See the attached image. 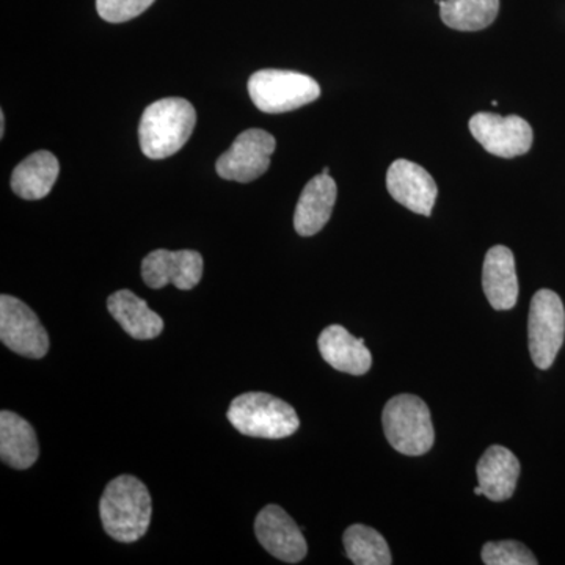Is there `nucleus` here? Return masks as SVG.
Listing matches in <instances>:
<instances>
[{"mask_svg":"<svg viewBox=\"0 0 565 565\" xmlns=\"http://www.w3.org/2000/svg\"><path fill=\"white\" fill-rule=\"evenodd\" d=\"M152 503L147 486L136 476L115 478L99 501V516L107 534L121 544H132L147 534Z\"/></svg>","mask_w":565,"mask_h":565,"instance_id":"1","label":"nucleus"},{"mask_svg":"<svg viewBox=\"0 0 565 565\" xmlns=\"http://www.w3.org/2000/svg\"><path fill=\"white\" fill-rule=\"evenodd\" d=\"M195 125L196 111L188 99H159L141 115V151L150 159L170 158L188 143Z\"/></svg>","mask_w":565,"mask_h":565,"instance_id":"2","label":"nucleus"},{"mask_svg":"<svg viewBox=\"0 0 565 565\" xmlns=\"http://www.w3.org/2000/svg\"><path fill=\"white\" fill-rule=\"evenodd\" d=\"M228 422L237 433L247 437H291L300 427V419L292 405L267 393H244L228 408Z\"/></svg>","mask_w":565,"mask_h":565,"instance_id":"3","label":"nucleus"},{"mask_svg":"<svg viewBox=\"0 0 565 565\" xmlns=\"http://www.w3.org/2000/svg\"><path fill=\"white\" fill-rule=\"evenodd\" d=\"M386 440L404 456H423L435 440L433 416L422 397L399 394L386 403L382 415Z\"/></svg>","mask_w":565,"mask_h":565,"instance_id":"4","label":"nucleus"},{"mask_svg":"<svg viewBox=\"0 0 565 565\" xmlns=\"http://www.w3.org/2000/svg\"><path fill=\"white\" fill-rule=\"evenodd\" d=\"M248 95L264 114H286L316 102L321 87L297 71L262 70L248 79Z\"/></svg>","mask_w":565,"mask_h":565,"instance_id":"5","label":"nucleus"},{"mask_svg":"<svg viewBox=\"0 0 565 565\" xmlns=\"http://www.w3.org/2000/svg\"><path fill=\"white\" fill-rule=\"evenodd\" d=\"M565 310L563 300L550 289H541L531 300L527 319L530 352L539 370H548L563 348Z\"/></svg>","mask_w":565,"mask_h":565,"instance_id":"6","label":"nucleus"},{"mask_svg":"<svg viewBox=\"0 0 565 565\" xmlns=\"http://www.w3.org/2000/svg\"><path fill=\"white\" fill-rule=\"evenodd\" d=\"M277 141L264 129H247L215 163L218 177L226 181L252 182L269 170Z\"/></svg>","mask_w":565,"mask_h":565,"instance_id":"7","label":"nucleus"},{"mask_svg":"<svg viewBox=\"0 0 565 565\" xmlns=\"http://www.w3.org/2000/svg\"><path fill=\"white\" fill-rule=\"evenodd\" d=\"M0 340L18 355L43 359L50 352V337L39 316L13 296L0 297Z\"/></svg>","mask_w":565,"mask_h":565,"instance_id":"8","label":"nucleus"},{"mask_svg":"<svg viewBox=\"0 0 565 565\" xmlns=\"http://www.w3.org/2000/svg\"><path fill=\"white\" fill-rule=\"evenodd\" d=\"M470 132L486 151L498 158L512 159L526 154L533 147V129L530 122L516 115L479 111L470 120Z\"/></svg>","mask_w":565,"mask_h":565,"instance_id":"9","label":"nucleus"},{"mask_svg":"<svg viewBox=\"0 0 565 565\" xmlns=\"http://www.w3.org/2000/svg\"><path fill=\"white\" fill-rule=\"evenodd\" d=\"M203 266V256L199 252L159 248L141 262V278L151 289L174 285L181 291H191L202 280Z\"/></svg>","mask_w":565,"mask_h":565,"instance_id":"10","label":"nucleus"},{"mask_svg":"<svg viewBox=\"0 0 565 565\" xmlns=\"http://www.w3.org/2000/svg\"><path fill=\"white\" fill-rule=\"evenodd\" d=\"M255 534L264 550L282 563L297 564L307 556L308 545L302 531L280 505L269 504L259 512Z\"/></svg>","mask_w":565,"mask_h":565,"instance_id":"11","label":"nucleus"},{"mask_svg":"<svg viewBox=\"0 0 565 565\" xmlns=\"http://www.w3.org/2000/svg\"><path fill=\"white\" fill-rule=\"evenodd\" d=\"M386 188L390 195L404 207L415 214H433L438 189L435 180L426 169L418 163L397 159L386 173Z\"/></svg>","mask_w":565,"mask_h":565,"instance_id":"12","label":"nucleus"},{"mask_svg":"<svg viewBox=\"0 0 565 565\" xmlns=\"http://www.w3.org/2000/svg\"><path fill=\"white\" fill-rule=\"evenodd\" d=\"M337 182L330 174H318L305 185L294 214V228L300 236H315L332 217L337 203Z\"/></svg>","mask_w":565,"mask_h":565,"instance_id":"13","label":"nucleus"},{"mask_svg":"<svg viewBox=\"0 0 565 565\" xmlns=\"http://www.w3.org/2000/svg\"><path fill=\"white\" fill-rule=\"evenodd\" d=\"M482 288L494 310H512L519 300L514 253L504 245H494L487 252L482 267Z\"/></svg>","mask_w":565,"mask_h":565,"instance_id":"14","label":"nucleus"},{"mask_svg":"<svg viewBox=\"0 0 565 565\" xmlns=\"http://www.w3.org/2000/svg\"><path fill=\"white\" fill-rule=\"evenodd\" d=\"M319 352L330 366L341 373L363 375L373 366V355L363 338L352 337L343 326H329L318 340Z\"/></svg>","mask_w":565,"mask_h":565,"instance_id":"15","label":"nucleus"},{"mask_svg":"<svg viewBox=\"0 0 565 565\" xmlns=\"http://www.w3.org/2000/svg\"><path fill=\"white\" fill-rule=\"evenodd\" d=\"M478 482L484 497L492 501H505L515 492L520 476V462L511 449L504 446H490L479 459Z\"/></svg>","mask_w":565,"mask_h":565,"instance_id":"16","label":"nucleus"},{"mask_svg":"<svg viewBox=\"0 0 565 565\" xmlns=\"http://www.w3.org/2000/svg\"><path fill=\"white\" fill-rule=\"evenodd\" d=\"M40 456L39 438L31 423L10 411L0 414V459L14 470H28Z\"/></svg>","mask_w":565,"mask_h":565,"instance_id":"17","label":"nucleus"},{"mask_svg":"<svg viewBox=\"0 0 565 565\" xmlns=\"http://www.w3.org/2000/svg\"><path fill=\"white\" fill-rule=\"evenodd\" d=\"M107 310L134 340H154L162 333L161 316L150 310L143 299L128 289L111 294L107 299Z\"/></svg>","mask_w":565,"mask_h":565,"instance_id":"18","label":"nucleus"},{"mask_svg":"<svg viewBox=\"0 0 565 565\" xmlns=\"http://www.w3.org/2000/svg\"><path fill=\"white\" fill-rule=\"evenodd\" d=\"M58 173L57 158L50 151H36L13 170L11 189L20 199L35 202L50 195Z\"/></svg>","mask_w":565,"mask_h":565,"instance_id":"19","label":"nucleus"},{"mask_svg":"<svg viewBox=\"0 0 565 565\" xmlns=\"http://www.w3.org/2000/svg\"><path fill=\"white\" fill-rule=\"evenodd\" d=\"M441 21L449 29L478 32L497 20L500 0H437Z\"/></svg>","mask_w":565,"mask_h":565,"instance_id":"20","label":"nucleus"},{"mask_svg":"<svg viewBox=\"0 0 565 565\" xmlns=\"http://www.w3.org/2000/svg\"><path fill=\"white\" fill-rule=\"evenodd\" d=\"M344 548L349 559L355 565H390L392 552L384 535L373 527L352 525L345 530Z\"/></svg>","mask_w":565,"mask_h":565,"instance_id":"21","label":"nucleus"},{"mask_svg":"<svg viewBox=\"0 0 565 565\" xmlns=\"http://www.w3.org/2000/svg\"><path fill=\"white\" fill-rule=\"evenodd\" d=\"M482 563L487 565H537L533 553L515 541L489 542L482 548Z\"/></svg>","mask_w":565,"mask_h":565,"instance_id":"22","label":"nucleus"},{"mask_svg":"<svg viewBox=\"0 0 565 565\" xmlns=\"http://www.w3.org/2000/svg\"><path fill=\"white\" fill-rule=\"evenodd\" d=\"M152 3L154 0H96V9L104 21L118 24L140 17Z\"/></svg>","mask_w":565,"mask_h":565,"instance_id":"23","label":"nucleus"},{"mask_svg":"<svg viewBox=\"0 0 565 565\" xmlns=\"http://www.w3.org/2000/svg\"><path fill=\"white\" fill-rule=\"evenodd\" d=\"M3 134H6V114L0 111V136L3 137Z\"/></svg>","mask_w":565,"mask_h":565,"instance_id":"24","label":"nucleus"},{"mask_svg":"<svg viewBox=\"0 0 565 565\" xmlns=\"http://www.w3.org/2000/svg\"><path fill=\"white\" fill-rule=\"evenodd\" d=\"M475 493H476V494H484V490H482V487H481V486H478V487H476V489H475Z\"/></svg>","mask_w":565,"mask_h":565,"instance_id":"25","label":"nucleus"},{"mask_svg":"<svg viewBox=\"0 0 565 565\" xmlns=\"http://www.w3.org/2000/svg\"><path fill=\"white\" fill-rule=\"evenodd\" d=\"M322 173L323 174H330V169L329 167H326V169L322 170Z\"/></svg>","mask_w":565,"mask_h":565,"instance_id":"26","label":"nucleus"}]
</instances>
